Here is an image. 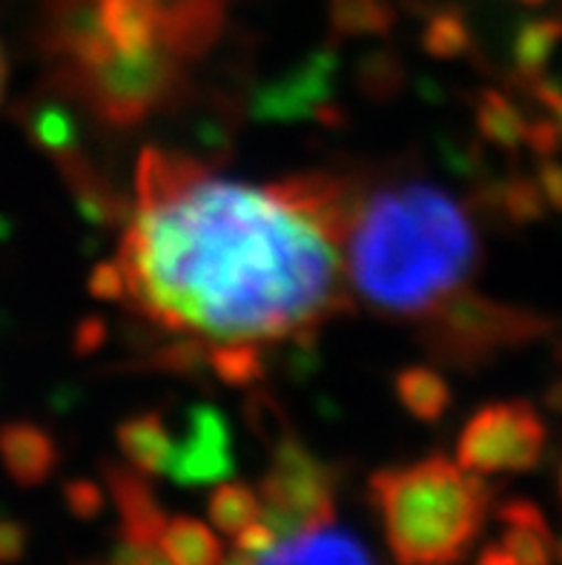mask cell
Masks as SVG:
<instances>
[{"mask_svg":"<svg viewBox=\"0 0 562 565\" xmlns=\"http://www.w3.org/2000/svg\"><path fill=\"white\" fill-rule=\"evenodd\" d=\"M104 339H107V324L100 322V319H84V322L75 328L72 344H75V353H78V356H86V353L98 351L100 344H104Z\"/></svg>","mask_w":562,"mask_h":565,"instance_id":"836d02e7","label":"cell"},{"mask_svg":"<svg viewBox=\"0 0 562 565\" xmlns=\"http://www.w3.org/2000/svg\"><path fill=\"white\" fill-rule=\"evenodd\" d=\"M517 3H528V7H540V3H545V0H517Z\"/></svg>","mask_w":562,"mask_h":565,"instance_id":"f35d334b","label":"cell"},{"mask_svg":"<svg viewBox=\"0 0 562 565\" xmlns=\"http://www.w3.org/2000/svg\"><path fill=\"white\" fill-rule=\"evenodd\" d=\"M206 514H210V523L235 537L238 531H244L247 525H253L256 520H262V502L258 494L244 482H224L215 488L213 497H210V505H206Z\"/></svg>","mask_w":562,"mask_h":565,"instance_id":"7402d4cb","label":"cell"},{"mask_svg":"<svg viewBox=\"0 0 562 565\" xmlns=\"http://www.w3.org/2000/svg\"><path fill=\"white\" fill-rule=\"evenodd\" d=\"M271 468L258 482L262 520L278 537L333 523L336 477L299 437L285 434L271 445Z\"/></svg>","mask_w":562,"mask_h":565,"instance_id":"5b68a950","label":"cell"},{"mask_svg":"<svg viewBox=\"0 0 562 565\" xmlns=\"http://www.w3.org/2000/svg\"><path fill=\"white\" fill-rule=\"evenodd\" d=\"M422 46H425V52L431 57L454 61V57L468 55L470 46H474V32H470L465 14L456 7L436 9L425 23Z\"/></svg>","mask_w":562,"mask_h":565,"instance_id":"cb8c5ba5","label":"cell"},{"mask_svg":"<svg viewBox=\"0 0 562 565\" xmlns=\"http://www.w3.org/2000/svg\"><path fill=\"white\" fill-rule=\"evenodd\" d=\"M499 523L506 525L502 548L520 565H551L554 559V534L534 502L508 500L499 509Z\"/></svg>","mask_w":562,"mask_h":565,"instance_id":"9a60e30c","label":"cell"},{"mask_svg":"<svg viewBox=\"0 0 562 565\" xmlns=\"http://www.w3.org/2000/svg\"><path fill=\"white\" fill-rule=\"evenodd\" d=\"M393 394L396 402L405 408L407 416H413L416 423L434 425L450 408V385L442 376V371L427 365H407L393 376Z\"/></svg>","mask_w":562,"mask_h":565,"instance_id":"2e32d148","label":"cell"},{"mask_svg":"<svg viewBox=\"0 0 562 565\" xmlns=\"http://www.w3.org/2000/svg\"><path fill=\"white\" fill-rule=\"evenodd\" d=\"M339 247L282 181L242 184L147 147L118 247L124 305L206 344L301 339L344 310Z\"/></svg>","mask_w":562,"mask_h":565,"instance_id":"6da1fadb","label":"cell"},{"mask_svg":"<svg viewBox=\"0 0 562 565\" xmlns=\"http://www.w3.org/2000/svg\"><path fill=\"white\" fill-rule=\"evenodd\" d=\"M230 565H250V559L242 557V554L235 552V554H233V563H230Z\"/></svg>","mask_w":562,"mask_h":565,"instance_id":"74e56055","label":"cell"},{"mask_svg":"<svg viewBox=\"0 0 562 565\" xmlns=\"http://www.w3.org/2000/svg\"><path fill=\"white\" fill-rule=\"evenodd\" d=\"M158 545L170 565H224L221 540L195 516H167Z\"/></svg>","mask_w":562,"mask_h":565,"instance_id":"e0dca14e","label":"cell"},{"mask_svg":"<svg viewBox=\"0 0 562 565\" xmlns=\"http://www.w3.org/2000/svg\"><path fill=\"white\" fill-rule=\"evenodd\" d=\"M333 52H316L307 57L301 70L276 81L258 95L256 115L276 118V121H296V118H316L321 124L339 121V109L330 104V75H333Z\"/></svg>","mask_w":562,"mask_h":565,"instance_id":"ba28073f","label":"cell"},{"mask_svg":"<svg viewBox=\"0 0 562 565\" xmlns=\"http://www.w3.org/2000/svg\"><path fill=\"white\" fill-rule=\"evenodd\" d=\"M89 294L100 301L127 299V279H124V270L121 265H118V258L95 265V270L89 273Z\"/></svg>","mask_w":562,"mask_h":565,"instance_id":"484cf974","label":"cell"},{"mask_svg":"<svg viewBox=\"0 0 562 565\" xmlns=\"http://www.w3.org/2000/svg\"><path fill=\"white\" fill-rule=\"evenodd\" d=\"M250 565H373V559L353 534L328 523L278 537L271 552Z\"/></svg>","mask_w":562,"mask_h":565,"instance_id":"30bf717a","label":"cell"},{"mask_svg":"<svg viewBox=\"0 0 562 565\" xmlns=\"http://www.w3.org/2000/svg\"><path fill=\"white\" fill-rule=\"evenodd\" d=\"M483 204L488 210H497L506 222L517 224V227L542 222L545 210H549L537 181L528 175H511L499 184H488L483 190Z\"/></svg>","mask_w":562,"mask_h":565,"instance_id":"44dd1931","label":"cell"},{"mask_svg":"<svg viewBox=\"0 0 562 565\" xmlns=\"http://www.w3.org/2000/svg\"><path fill=\"white\" fill-rule=\"evenodd\" d=\"M399 78H402V70H399L391 55H373L362 70L364 89L371 95H391L396 89Z\"/></svg>","mask_w":562,"mask_h":565,"instance_id":"4316f807","label":"cell"},{"mask_svg":"<svg viewBox=\"0 0 562 565\" xmlns=\"http://www.w3.org/2000/svg\"><path fill=\"white\" fill-rule=\"evenodd\" d=\"M549 428L526 399L483 405L465 423L456 443V462L474 473H526L537 468Z\"/></svg>","mask_w":562,"mask_h":565,"instance_id":"8992f818","label":"cell"},{"mask_svg":"<svg viewBox=\"0 0 562 565\" xmlns=\"http://www.w3.org/2000/svg\"><path fill=\"white\" fill-rule=\"evenodd\" d=\"M560 559H562V543H560Z\"/></svg>","mask_w":562,"mask_h":565,"instance_id":"60d3db41","label":"cell"},{"mask_svg":"<svg viewBox=\"0 0 562 565\" xmlns=\"http://www.w3.org/2000/svg\"><path fill=\"white\" fill-rule=\"evenodd\" d=\"M118 451L136 471L147 477H161L167 471L172 454V437L167 428V419L161 411H141V414L127 416L118 428Z\"/></svg>","mask_w":562,"mask_h":565,"instance_id":"5bb4252c","label":"cell"},{"mask_svg":"<svg viewBox=\"0 0 562 565\" xmlns=\"http://www.w3.org/2000/svg\"><path fill=\"white\" fill-rule=\"evenodd\" d=\"M104 482H107L109 497L118 505L121 514V537L144 540V543H158L165 531L167 514L158 505L150 482L132 466L121 462H107L104 466Z\"/></svg>","mask_w":562,"mask_h":565,"instance_id":"4fadbf2b","label":"cell"},{"mask_svg":"<svg viewBox=\"0 0 562 565\" xmlns=\"http://www.w3.org/2000/svg\"><path fill=\"white\" fill-rule=\"evenodd\" d=\"M206 371L233 387H247L264 376L262 344L221 342L206 344Z\"/></svg>","mask_w":562,"mask_h":565,"instance_id":"603a6c76","label":"cell"},{"mask_svg":"<svg viewBox=\"0 0 562 565\" xmlns=\"http://www.w3.org/2000/svg\"><path fill=\"white\" fill-rule=\"evenodd\" d=\"M474 121H477L479 136L499 150L513 152L520 143H526L528 118L513 104L511 95L499 93L494 86L479 89L474 98Z\"/></svg>","mask_w":562,"mask_h":565,"instance_id":"ac0fdd59","label":"cell"},{"mask_svg":"<svg viewBox=\"0 0 562 565\" xmlns=\"http://www.w3.org/2000/svg\"><path fill=\"white\" fill-rule=\"evenodd\" d=\"M526 143L531 147L537 158H551L562 147L560 132H556V124L551 121L549 115L542 118H531L526 127Z\"/></svg>","mask_w":562,"mask_h":565,"instance_id":"1f68e13d","label":"cell"},{"mask_svg":"<svg viewBox=\"0 0 562 565\" xmlns=\"http://www.w3.org/2000/svg\"><path fill=\"white\" fill-rule=\"evenodd\" d=\"M109 565H170L167 554L158 543H144V540L121 537L118 548L113 552Z\"/></svg>","mask_w":562,"mask_h":565,"instance_id":"f546056e","label":"cell"},{"mask_svg":"<svg viewBox=\"0 0 562 565\" xmlns=\"http://www.w3.org/2000/svg\"><path fill=\"white\" fill-rule=\"evenodd\" d=\"M477 565H520V563H517V559L502 548V545H488V548L479 554Z\"/></svg>","mask_w":562,"mask_h":565,"instance_id":"e575fe53","label":"cell"},{"mask_svg":"<svg viewBox=\"0 0 562 565\" xmlns=\"http://www.w3.org/2000/svg\"><path fill=\"white\" fill-rule=\"evenodd\" d=\"M534 181L537 186H540L545 204H549L551 210H556V213H562V164L554 156L540 158Z\"/></svg>","mask_w":562,"mask_h":565,"instance_id":"d6a6232c","label":"cell"},{"mask_svg":"<svg viewBox=\"0 0 562 565\" xmlns=\"http://www.w3.org/2000/svg\"><path fill=\"white\" fill-rule=\"evenodd\" d=\"M391 0H328V23L336 38H384L391 35Z\"/></svg>","mask_w":562,"mask_h":565,"instance_id":"ffe728a7","label":"cell"},{"mask_svg":"<svg viewBox=\"0 0 562 565\" xmlns=\"http://www.w3.org/2000/svg\"><path fill=\"white\" fill-rule=\"evenodd\" d=\"M3 86H7V57H3V50H0V98H3Z\"/></svg>","mask_w":562,"mask_h":565,"instance_id":"8d00e7d4","label":"cell"},{"mask_svg":"<svg viewBox=\"0 0 562 565\" xmlns=\"http://www.w3.org/2000/svg\"><path fill=\"white\" fill-rule=\"evenodd\" d=\"M276 540H278L276 531L264 523V520H256V523L247 525V529L235 534V552L253 563V559H258L262 554L271 552L273 545H276Z\"/></svg>","mask_w":562,"mask_h":565,"instance_id":"4dcf8cb0","label":"cell"},{"mask_svg":"<svg viewBox=\"0 0 562 565\" xmlns=\"http://www.w3.org/2000/svg\"><path fill=\"white\" fill-rule=\"evenodd\" d=\"M29 529L9 514H0V565H14L26 557Z\"/></svg>","mask_w":562,"mask_h":565,"instance_id":"f1b7e54d","label":"cell"},{"mask_svg":"<svg viewBox=\"0 0 562 565\" xmlns=\"http://www.w3.org/2000/svg\"><path fill=\"white\" fill-rule=\"evenodd\" d=\"M353 294L384 319L420 322L468 287L483 247L465 204L431 181L362 193L342 238Z\"/></svg>","mask_w":562,"mask_h":565,"instance_id":"7a4b0ae2","label":"cell"},{"mask_svg":"<svg viewBox=\"0 0 562 565\" xmlns=\"http://www.w3.org/2000/svg\"><path fill=\"white\" fill-rule=\"evenodd\" d=\"M556 322L537 310L488 299L468 287L420 319V342L434 362L456 371H477L499 353L545 339Z\"/></svg>","mask_w":562,"mask_h":565,"instance_id":"277c9868","label":"cell"},{"mask_svg":"<svg viewBox=\"0 0 562 565\" xmlns=\"http://www.w3.org/2000/svg\"><path fill=\"white\" fill-rule=\"evenodd\" d=\"M560 497H562V468H560Z\"/></svg>","mask_w":562,"mask_h":565,"instance_id":"ab89813d","label":"cell"},{"mask_svg":"<svg viewBox=\"0 0 562 565\" xmlns=\"http://www.w3.org/2000/svg\"><path fill=\"white\" fill-rule=\"evenodd\" d=\"M545 405L551 411H562V380H556L554 385L549 387V394H545Z\"/></svg>","mask_w":562,"mask_h":565,"instance_id":"d590c367","label":"cell"},{"mask_svg":"<svg viewBox=\"0 0 562 565\" xmlns=\"http://www.w3.org/2000/svg\"><path fill=\"white\" fill-rule=\"evenodd\" d=\"M95 14H98L100 35L115 55L138 57L167 50L161 41V23L150 0H98Z\"/></svg>","mask_w":562,"mask_h":565,"instance_id":"7c38bea8","label":"cell"},{"mask_svg":"<svg viewBox=\"0 0 562 565\" xmlns=\"http://www.w3.org/2000/svg\"><path fill=\"white\" fill-rule=\"evenodd\" d=\"M371 500L399 565H454L488 520L491 488L479 473L431 454L373 473Z\"/></svg>","mask_w":562,"mask_h":565,"instance_id":"3957f363","label":"cell"},{"mask_svg":"<svg viewBox=\"0 0 562 565\" xmlns=\"http://www.w3.org/2000/svg\"><path fill=\"white\" fill-rule=\"evenodd\" d=\"M233 434L215 405L199 402L187 411V425L179 443H172L167 477L176 486L199 488L227 480L233 471Z\"/></svg>","mask_w":562,"mask_h":565,"instance_id":"52a82bcc","label":"cell"},{"mask_svg":"<svg viewBox=\"0 0 562 565\" xmlns=\"http://www.w3.org/2000/svg\"><path fill=\"white\" fill-rule=\"evenodd\" d=\"M520 86L526 89L531 98L545 109L551 121L556 124V132H560V141H562V86L549 81L545 75H537V78H522Z\"/></svg>","mask_w":562,"mask_h":565,"instance_id":"83f0119b","label":"cell"},{"mask_svg":"<svg viewBox=\"0 0 562 565\" xmlns=\"http://www.w3.org/2000/svg\"><path fill=\"white\" fill-rule=\"evenodd\" d=\"M562 43V14H549V18H534L526 21L511 41V61L517 78H537L545 75L556 46Z\"/></svg>","mask_w":562,"mask_h":565,"instance_id":"d6986e66","label":"cell"},{"mask_svg":"<svg viewBox=\"0 0 562 565\" xmlns=\"http://www.w3.org/2000/svg\"><path fill=\"white\" fill-rule=\"evenodd\" d=\"M161 23V41L181 61L201 55L221 32L224 0H150Z\"/></svg>","mask_w":562,"mask_h":565,"instance_id":"8fae6325","label":"cell"},{"mask_svg":"<svg viewBox=\"0 0 562 565\" xmlns=\"http://www.w3.org/2000/svg\"><path fill=\"white\" fill-rule=\"evenodd\" d=\"M64 502L72 516L78 520H95L100 516L104 505H107V497H104V488L95 480H70L64 486Z\"/></svg>","mask_w":562,"mask_h":565,"instance_id":"d4e9b609","label":"cell"},{"mask_svg":"<svg viewBox=\"0 0 562 565\" xmlns=\"http://www.w3.org/2000/svg\"><path fill=\"white\" fill-rule=\"evenodd\" d=\"M61 462V448L50 430L29 419L0 425V466L21 488H38L50 480Z\"/></svg>","mask_w":562,"mask_h":565,"instance_id":"9c48e42d","label":"cell"}]
</instances>
